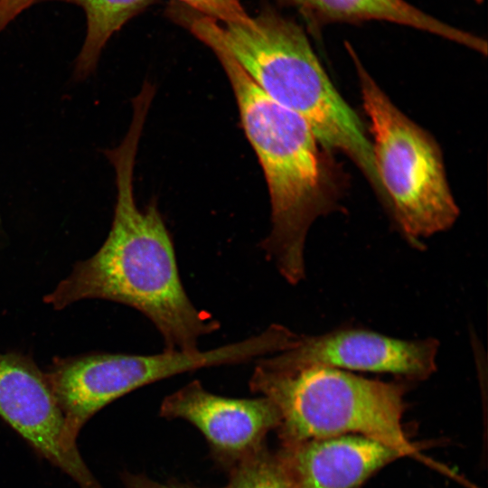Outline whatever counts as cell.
Wrapping results in <instances>:
<instances>
[{"label":"cell","instance_id":"cell-1","mask_svg":"<svg viewBox=\"0 0 488 488\" xmlns=\"http://www.w3.org/2000/svg\"><path fill=\"white\" fill-rule=\"evenodd\" d=\"M133 108L121 143L104 155L116 174L117 201L110 230L99 249L78 262L44 297L54 309L85 299H104L133 307L160 333L165 351H198L199 339L220 328L198 310L181 281L174 244L155 205L140 210L134 194V168L146 117Z\"/></svg>","mask_w":488,"mask_h":488},{"label":"cell","instance_id":"cell-2","mask_svg":"<svg viewBox=\"0 0 488 488\" xmlns=\"http://www.w3.org/2000/svg\"><path fill=\"white\" fill-rule=\"evenodd\" d=\"M197 38L214 52L232 87L241 123L262 167L271 206V230L260 243L291 285L305 277L304 250L312 223L333 206L328 169L308 123L265 94L239 65L214 23Z\"/></svg>","mask_w":488,"mask_h":488},{"label":"cell","instance_id":"cell-3","mask_svg":"<svg viewBox=\"0 0 488 488\" xmlns=\"http://www.w3.org/2000/svg\"><path fill=\"white\" fill-rule=\"evenodd\" d=\"M219 35L239 65L270 99L300 115L318 143L347 155L381 195L360 117L331 82L302 28L264 10L249 25L225 24Z\"/></svg>","mask_w":488,"mask_h":488},{"label":"cell","instance_id":"cell-4","mask_svg":"<svg viewBox=\"0 0 488 488\" xmlns=\"http://www.w3.org/2000/svg\"><path fill=\"white\" fill-rule=\"evenodd\" d=\"M405 382L367 379L326 366H288L273 354L257 359L249 389L279 413L281 446L341 435L380 441L403 456H419L407 436Z\"/></svg>","mask_w":488,"mask_h":488},{"label":"cell","instance_id":"cell-5","mask_svg":"<svg viewBox=\"0 0 488 488\" xmlns=\"http://www.w3.org/2000/svg\"><path fill=\"white\" fill-rule=\"evenodd\" d=\"M373 136L377 174L388 209L403 236L421 239L450 229L459 209L449 188L435 139L390 100L348 46Z\"/></svg>","mask_w":488,"mask_h":488},{"label":"cell","instance_id":"cell-6","mask_svg":"<svg viewBox=\"0 0 488 488\" xmlns=\"http://www.w3.org/2000/svg\"><path fill=\"white\" fill-rule=\"evenodd\" d=\"M279 348L267 328L257 335L209 351H164L152 355L94 352L54 359L46 372L71 430L117 399L147 384L202 368L247 362Z\"/></svg>","mask_w":488,"mask_h":488},{"label":"cell","instance_id":"cell-7","mask_svg":"<svg viewBox=\"0 0 488 488\" xmlns=\"http://www.w3.org/2000/svg\"><path fill=\"white\" fill-rule=\"evenodd\" d=\"M0 418L80 488H103L77 447V436L46 373L28 356L0 352Z\"/></svg>","mask_w":488,"mask_h":488},{"label":"cell","instance_id":"cell-8","mask_svg":"<svg viewBox=\"0 0 488 488\" xmlns=\"http://www.w3.org/2000/svg\"><path fill=\"white\" fill-rule=\"evenodd\" d=\"M159 415L182 418L203 435L212 460L230 472L266 445L269 431L279 425V413L264 396L237 399L219 396L193 380L166 396Z\"/></svg>","mask_w":488,"mask_h":488},{"label":"cell","instance_id":"cell-9","mask_svg":"<svg viewBox=\"0 0 488 488\" xmlns=\"http://www.w3.org/2000/svg\"><path fill=\"white\" fill-rule=\"evenodd\" d=\"M438 347L435 338L403 340L350 327L319 335H299L292 347L274 356L288 366H326L423 380L436 370Z\"/></svg>","mask_w":488,"mask_h":488},{"label":"cell","instance_id":"cell-10","mask_svg":"<svg viewBox=\"0 0 488 488\" xmlns=\"http://www.w3.org/2000/svg\"><path fill=\"white\" fill-rule=\"evenodd\" d=\"M292 488H357L403 457L386 444L360 435L305 440L277 450Z\"/></svg>","mask_w":488,"mask_h":488},{"label":"cell","instance_id":"cell-11","mask_svg":"<svg viewBox=\"0 0 488 488\" xmlns=\"http://www.w3.org/2000/svg\"><path fill=\"white\" fill-rule=\"evenodd\" d=\"M296 6L310 21L390 22L435 33L486 54V42L418 9L405 0H284Z\"/></svg>","mask_w":488,"mask_h":488},{"label":"cell","instance_id":"cell-12","mask_svg":"<svg viewBox=\"0 0 488 488\" xmlns=\"http://www.w3.org/2000/svg\"><path fill=\"white\" fill-rule=\"evenodd\" d=\"M44 1L72 4L85 13L86 36L75 60L72 74L75 80L81 81L96 70L102 50L111 36L152 0H40Z\"/></svg>","mask_w":488,"mask_h":488},{"label":"cell","instance_id":"cell-13","mask_svg":"<svg viewBox=\"0 0 488 488\" xmlns=\"http://www.w3.org/2000/svg\"><path fill=\"white\" fill-rule=\"evenodd\" d=\"M229 477L222 488H292L278 452L267 444L230 470Z\"/></svg>","mask_w":488,"mask_h":488},{"label":"cell","instance_id":"cell-14","mask_svg":"<svg viewBox=\"0 0 488 488\" xmlns=\"http://www.w3.org/2000/svg\"><path fill=\"white\" fill-rule=\"evenodd\" d=\"M189 9L224 24L249 25L253 17L248 14L239 0H179Z\"/></svg>","mask_w":488,"mask_h":488},{"label":"cell","instance_id":"cell-15","mask_svg":"<svg viewBox=\"0 0 488 488\" xmlns=\"http://www.w3.org/2000/svg\"><path fill=\"white\" fill-rule=\"evenodd\" d=\"M121 480L126 488H203L175 480L162 483L150 479L145 474H135L127 471L121 474Z\"/></svg>","mask_w":488,"mask_h":488},{"label":"cell","instance_id":"cell-16","mask_svg":"<svg viewBox=\"0 0 488 488\" xmlns=\"http://www.w3.org/2000/svg\"><path fill=\"white\" fill-rule=\"evenodd\" d=\"M40 0H0V33L22 12Z\"/></svg>","mask_w":488,"mask_h":488},{"label":"cell","instance_id":"cell-17","mask_svg":"<svg viewBox=\"0 0 488 488\" xmlns=\"http://www.w3.org/2000/svg\"><path fill=\"white\" fill-rule=\"evenodd\" d=\"M477 3H482L483 0H475Z\"/></svg>","mask_w":488,"mask_h":488}]
</instances>
